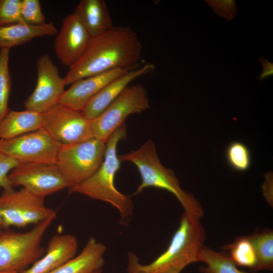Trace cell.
<instances>
[{
    "mask_svg": "<svg viewBox=\"0 0 273 273\" xmlns=\"http://www.w3.org/2000/svg\"><path fill=\"white\" fill-rule=\"evenodd\" d=\"M93 273H102V269H98Z\"/></svg>",
    "mask_w": 273,
    "mask_h": 273,
    "instance_id": "d6a6232c",
    "label": "cell"
},
{
    "mask_svg": "<svg viewBox=\"0 0 273 273\" xmlns=\"http://www.w3.org/2000/svg\"><path fill=\"white\" fill-rule=\"evenodd\" d=\"M118 157L121 162L133 163L140 174L142 183L134 192V195L150 187L165 190L177 198L185 212L198 219L203 215L199 201L192 194L183 190L174 172L161 164L153 141L148 140L138 149Z\"/></svg>",
    "mask_w": 273,
    "mask_h": 273,
    "instance_id": "277c9868",
    "label": "cell"
},
{
    "mask_svg": "<svg viewBox=\"0 0 273 273\" xmlns=\"http://www.w3.org/2000/svg\"><path fill=\"white\" fill-rule=\"evenodd\" d=\"M21 21L30 25L46 23L38 0H21Z\"/></svg>",
    "mask_w": 273,
    "mask_h": 273,
    "instance_id": "484cf974",
    "label": "cell"
},
{
    "mask_svg": "<svg viewBox=\"0 0 273 273\" xmlns=\"http://www.w3.org/2000/svg\"><path fill=\"white\" fill-rule=\"evenodd\" d=\"M125 123L119 127L107 141L104 158L96 171L83 182L69 188L70 193H78L110 204L118 211L120 223L127 226L133 213L131 198L115 187V176L119 169L121 161L117 155L118 143L126 137Z\"/></svg>",
    "mask_w": 273,
    "mask_h": 273,
    "instance_id": "3957f363",
    "label": "cell"
},
{
    "mask_svg": "<svg viewBox=\"0 0 273 273\" xmlns=\"http://www.w3.org/2000/svg\"><path fill=\"white\" fill-rule=\"evenodd\" d=\"M73 13L92 37L98 36L114 26L108 7L104 0H81Z\"/></svg>",
    "mask_w": 273,
    "mask_h": 273,
    "instance_id": "ac0fdd59",
    "label": "cell"
},
{
    "mask_svg": "<svg viewBox=\"0 0 273 273\" xmlns=\"http://www.w3.org/2000/svg\"><path fill=\"white\" fill-rule=\"evenodd\" d=\"M226 159L229 165L238 171H246L251 163L249 148L240 142H233L230 144L226 151Z\"/></svg>",
    "mask_w": 273,
    "mask_h": 273,
    "instance_id": "d4e9b609",
    "label": "cell"
},
{
    "mask_svg": "<svg viewBox=\"0 0 273 273\" xmlns=\"http://www.w3.org/2000/svg\"><path fill=\"white\" fill-rule=\"evenodd\" d=\"M259 61L262 66L263 70L257 78L260 80H263L266 78L272 76L273 63L267 60L263 56L259 58Z\"/></svg>",
    "mask_w": 273,
    "mask_h": 273,
    "instance_id": "f546056e",
    "label": "cell"
},
{
    "mask_svg": "<svg viewBox=\"0 0 273 273\" xmlns=\"http://www.w3.org/2000/svg\"><path fill=\"white\" fill-rule=\"evenodd\" d=\"M142 46L129 26H113L92 37L84 54L64 77L66 85L118 69L135 68L141 59Z\"/></svg>",
    "mask_w": 273,
    "mask_h": 273,
    "instance_id": "6da1fadb",
    "label": "cell"
},
{
    "mask_svg": "<svg viewBox=\"0 0 273 273\" xmlns=\"http://www.w3.org/2000/svg\"><path fill=\"white\" fill-rule=\"evenodd\" d=\"M42 128L60 144L83 141L92 138L90 121L81 112L58 104L41 114Z\"/></svg>",
    "mask_w": 273,
    "mask_h": 273,
    "instance_id": "8fae6325",
    "label": "cell"
},
{
    "mask_svg": "<svg viewBox=\"0 0 273 273\" xmlns=\"http://www.w3.org/2000/svg\"><path fill=\"white\" fill-rule=\"evenodd\" d=\"M129 70H113L77 80L64 92L58 104L81 112L88 103L107 84Z\"/></svg>",
    "mask_w": 273,
    "mask_h": 273,
    "instance_id": "5bb4252c",
    "label": "cell"
},
{
    "mask_svg": "<svg viewBox=\"0 0 273 273\" xmlns=\"http://www.w3.org/2000/svg\"><path fill=\"white\" fill-rule=\"evenodd\" d=\"M21 0H0V26L21 21Z\"/></svg>",
    "mask_w": 273,
    "mask_h": 273,
    "instance_id": "4316f807",
    "label": "cell"
},
{
    "mask_svg": "<svg viewBox=\"0 0 273 273\" xmlns=\"http://www.w3.org/2000/svg\"><path fill=\"white\" fill-rule=\"evenodd\" d=\"M0 213L4 228H24L36 224L56 214L44 204V198L37 196L22 188L4 190L0 195Z\"/></svg>",
    "mask_w": 273,
    "mask_h": 273,
    "instance_id": "ba28073f",
    "label": "cell"
},
{
    "mask_svg": "<svg viewBox=\"0 0 273 273\" xmlns=\"http://www.w3.org/2000/svg\"><path fill=\"white\" fill-rule=\"evenodd\" d=\"M5 229L2 217L0 213V230Z\"/></svg>",
    "mask_w": 273,
    "mask_h": 273,
    "instance_id": "4dcf8cb0",
    "label": "cell"
},
{
    "mask_svg": "<svg viewBox=\"0 0 273 273\" xmlns=\"http://www.w3.org/2000/svg\"><path fill=\"white\" fill-rule=\"evenodd\" d=\"M205 237L200 219L184 212L166 250L152 262L145 264L140 262L134 252H128L126 272L165 273L173 269L182 271L188 265L200 261Z\"/></svg>",
    "mask_w": 273,
    "mask_h": 273,
    "instance_id": "7a4b0ae2",
    "label": "cell"
},
{
    "mask_svg": "<svg viewBox=\"0 0 273 273\" xmlns=\"http://www.w3.org/2000/svg\"><path fill=\"white\" fill-rule=\"evenodd\" d=\"M78 247L75 236L55 234L49 241L44 254L20 273H50L75 257Z\"/></svg>",
    "mask_w": 273,
    "mask_h": 273,
    "instance_id": "2e32d148",
    "label": "cell"
},
{
    "mask_svg": "<svg viewBox=\"0 0 273 273\" xmlns=\"http://www.w3.org/2000/svg\"><path fill=\"white\" fill-rule=\"evenodd\" d=\"M256 257V263L252 269L254 271L273 270V232L265 230L248 236Z\"/></svg>",
    "mask_w": 273,
    "mask_h": 273,
    "instance_id": "44dd1931",
    "label": "cell"
},
{
    "mask_svg": "<svg viewBox=\"0 0 273 273\" xmlns=\"http://www.w3.org/2000/svg\"><path fill=\"white\" fill-rule=\"evenodd\" d=\"M106 150V143L95 138L60 144L56 165L70 187L83 182L96 171Z\"/></svg>",
    "mask_w": 273,
    "mask_h": 273,
    "instance_id": "8992f818",
    "label": "cell"
},
{
    "mask_svg": "<svg viewBox=\"0 0 273 273\" xmlns=\"http://www.w3.org/2000/svg\"><path fill=\"white\" fill-rule=\"evenodd\" d=\"M60 146L43 128L14 138L0 139V152L20 163L56 164Z\"/></svg>",
    "mask_w": 273,
    "mask_h": 273,
    "instance_id": "9c48e42d",
    "label": "cell"
},
{
    "mask_svg": "<svg viewBox=\"0 0 273 273\" xmlns=\"http://www.w3.org/2000/svg\"><path fill=\"white\" fill-rule=\"evenodd\" d=\"M36 67L35 88L24 105L26 110L42 114L58 104L66 84L48 54H43L37 59Z\"/></svg>",
    "mask_w": 273,
    "mask_h": 273,
    "instance_id": "7c38bea8",
    "label": "cell"
},
{
    "mask_svg": "<svg viewBox=\"0 0 273 273\" xmlns=\"http://www.w3.org/2000/svg\"><path fill=\"white\" fill-rule=\"evenodd\" d=\"M106 246L90 237L81 252L50 273H93L105 264Z\"/></svg>",
    "mask_w": 273,
    "mask_h": 273,
    "instance_id": "e0dca14e",
    "label": "cell"
},
{
    "mask_svg": "<svg viewBox=\"0 0 273 273\" xmlns=\"http://www.w3.org/2000/svg\"><path fill=\"white\" fill-rule=\"evenodd\" d=\"M0 273H17L15 272H9V271H1Z\"/></svg>",
    "mask_w": 273,
    "mask_h": 273,
    "instance_id": "836d02e7",
    "label": "cell"
},
{
    "mask_svg": "<svg viewBox=\"0 0 273 273\" xmlns=\"http://www.w3.org/2000/svg\"><path fill=\"white\" fill-rule=\"evenodd\" d=\"M56 217L40 221L23 233L9 228L0 230V272L20 273L39 259L46 252L43 237Z\"/></svg>",
    "mask_w": 273,
    "mask_h": 273,
    "instance_id": "5b68a950",
    "label": "cell"
},
{
    "mask_svg": "<svg viewBox=\"0 0 273 273\" xmlns=\"http://www.w3.org/2000/svg\"><path fill=\"white\" fill-rule=\"evenodd\" d=\"M224 248L230 251L229 257L237 266L248 267L251 269L256 263V257L253 246L248 236L242 237Z\"/></svg>",
    "mask_w": 273,
    "mask_h": 273,
    "instance_id": "603a6c76",
    "label": "cell"
},
{
    "mask_svg": "<svg viewBox=\"0 0 273 273\" xmlns=\"http://www.w3.org/2000/svg\"><path fill=\"white\" fill-rule=\"evenodd\" d=\"M58 32L53 22L41 25H30L22 21L0 26V49L26 43L34 38L56 35Z\"/></svg>",
    "mask_w": 273,
    "mask_h": 273,
    "instance_id": "d6986e66",
    "label": "cell"
},
{
    "mask_svg": "<svg viewBox=\"0 0 273 273\" xmlns=\"http://www.w3.org/2000/svg\"><path fill=\"white\" fill-rule=\"evenodd\" d=\"M42 128L41 114L10 110L0 120V139H10Z\"/></svg>",
    "mask_w": 273,
    "mask_h": 273,
    "instance_id": "ffe728a7",
    "label": "cell"
},
{
    "mask_svg": "<svg viewBox=\"0 0 273 273\" xmlns=\"http://www.w3.org/2000/svg\"><path fill=\"white\" fill-rule=\"evenodd\" d=\"M92 38L77 16L70 14L64 18L56 35L55 53L61 63L70 68L82 57Z\"/></svg>",
    "mask_w": 273,
    "mask_h": 273,
    "instance_id": "4fadbf2b",
    "label": "cell"
},
{
    "mask_svg": "<svg viewBox=\"0 0 273 273\" xmlns=\"http://www.w3.org/2000/svg\"><path fill=\"white\" fill-rule=\"evenodd\" d=\"M218 16L223 17L229 21L233 20L237 14V7L234 0L204 1Z\"/></svg>",
    "mask_w": 273,
    "mask_h": 273,
    "instance_id": "83f0119b",
    "label": "cell"
},
{
    "mask_svg": "<svg viewBox=\"0 0 273 273\" xmlns=\"http://www.w3.org/2000/svg\"><path fill=\"white\" fill-rule=\"evenodd\" d=\"M150 107L146 88L141 84L128 85L100 115L90 121L93 137L106 143L128 116Z\"/></svg>",
    "mask_w": 273,
    "mask_h": 273,
    "instance_id": "52a82bcc",
    "label": "cell"
},
{
    "mask_svg": "<svg viewBox=\"0 0 273 273\" xmlns=\"http://www.w3.org/2000/svg\"><path fill=\"white\" fill-rule=\"evenodd\" d=\"M20 163L0 152V188L3 190L12 188L9 179L10 171Z\"/></svg>",
    "mask_w": 273,
    "mask_h": 273,
    "instance_id": "f1b7e54d",
    "label": "cell"
},
{
    "mask_svg": "<svg viewBox=\"0 0 273 273\" xmlns=\"http://www.w3.org/2000/svg\"><path fill=\"white\" fill-rule=\"evenodd\" d=\"M9 54V49H0V120L10 111L8 107L11 88Z\"/></svg>",
    "mask_w": 273,
    "mask_h": 273,
    "instance_id": "cb8c5ba5",
    "label": "cell"
},
{
    "mask_svg": "<svg viewBox=\"0 0 273 273\" xmlns=\"http://www.w3.org/2000/svg\"><path fill=\"white\" fill-rule=\"evenodd\" d=\"M155 68L156 66L153 64L149 63L128 70L111 81L102 89L88 103L81 112V113L90 121L98 117L130 82L140 76L152 73Z\"/></svg>",
    "mask_w": 273,
    "mask_h": 273,
    "instance_id": "9a60e30c",
    "label": "cell"
},
{
    "mask_svg": "<svg viewBox=\"0 0 273 273\" xmlns=\"http://www.w3.org/2000/svg\"><path fill=\"white\" fill-rule=\"evenodd\" d=\"M200 261L205 264L199 268L202 273H249L238 269L229 255L205 246L201 252Z\"/></svg>",
    "mask_w": 273,
    "mask_h": 273,
    "instance_id": "7402d4cb",
    "label": "cell"
},
{
    "mask_svg": "<svg viewBox=\"0 0 273 273\" xmlns=\"http://www.w3.org/2000/svg\"><path fill=\"white\" fill-rule=\"evenodd\" d=\"M181 271V270L179 269H173L169 270L168 271H167L165 273H180Z\"/></svg>",
    "mask_w": 273,
    "mask_h": 273,
    "instance_id": "1f68e13d",
    "label": "cell"
},
{
    "mask_svg": "<svg viewBox=\"0 0 273 273\" xmlns=\"http://www.w3.org/2000/svg\"><path fill=\"white\" fill-rule=\"evenodd\" d=\"M14 188L22 186L42 198L70 186L54 164L20 163L8 174Z\"/></svg>",
    "mask_w": 273,
    "mask_h": 273,
    "instance_id": "30bf717a",
    "label": "cell"
}]
</instances>
